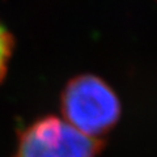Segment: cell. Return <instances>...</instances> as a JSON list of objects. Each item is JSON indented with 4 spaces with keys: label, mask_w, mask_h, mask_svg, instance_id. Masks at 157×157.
Returning <instances> with one entry per match:
<instances>
[{
    "label": "cell",
    "mask_w": 157,
    "mask_h": 157,
    "mask_svg": "<svg viewBox=\"0 0 157 157\" xmlns=\"http://www.w3.org/2000/svg\"><path fill=\"white\" fill-rule=\"evenodd\" d=\"M63 119L84 135L97 139L110 131L121 117V102L104 80L81 75L67 84L62 94Z\"/></svg>",
    "instance_id": "1"
},
{
    "label": "cell",
    "mask_w": 157,
    "mask_h": 157,
    "mask_svg": "<svg viewBox=\"0 0 157 157\" xmlns=\"http://www.w3.org/2000/svg\"><path fill=\"white\" fill-rule=\"evenodd\" d=\"M13 52V38L8 29L0 22V82L7 75Z\"/></svg>",
    "instance_id": "3"
},
{
    "label": "cell",
    "mask_w": 157,
    "mask_h": 157,
    "mask_svg": "<svg viewBox=\"0 0 157 157\" xmlns=\"http://www.w3.org/2000/svg\"><path fill=\"white\" fill-rule=\"evenodd\" d=\"M100 148V140L84 135L63 118L48 115L21 132L14 157H96Z\"/></svg>",
    "instance_id": "2"
}]
</instances>
